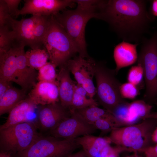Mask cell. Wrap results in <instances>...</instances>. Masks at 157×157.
Masks as SVG:
<instances>
[{"label":"cell","mask_w":157,"mask_h":157,"mask_svg":"<svg viewBox=\"0 0 157 157\" xmlns=\"http://www.w3.org/2000/svg\"><path fill=\"white\" fill-rule=\"evenodd\" d=\"M147 1L101 0L98 19L106 22L123 41L140 44L149 32L154 16L147 11Z\"/></svg>","instance_id":"obj_1"},{"label":"cell","mask_w":157,"mask_h":157,"mask_svg":"<svg viewBox=\"0 0 157 157\" xmlns=\"http://www.w3.org/2000/svg\"><path fill=\"white\" fill-rule=\"evenodd\" d=\"M156 120L148 118L141 123L116 128L108 138L116 146L126 151H143L148 147L152 133L156 127Z\"/></svg>","instance_id":"obj_2"},{"label":"cell","mask_w":157,"mask_h":157,"mask_svg":"<svg viewBox=\"0 0 157 157\" xmlns=\"http://www.w3.org/2000/svg\"><path fill=\"white\" fill-rule=\"evenodd\" d=\"M50 62L56 67L64 65L78 53L71 39L53 15L51 16L43 41Z\"/></svg>","instance_id":"obj_3"},{"label":"cell","mask_w":157,"mask_h":157,"mask_svg":"<svg viewBox=\"0 0 157 157\" xmlns=\"http://www.w3.org/2000/svg\"><path fill=\"white\" fill-rule=\"evenodd\" d=\"M137 60L144 73L146 90L144 101L157 104V32L142 40Z\"/></svg>","instance_id":"obj_4"},{"label":"cell","mask_w":157,"mask_h":157,"mask_svg":"<svg viewBox=\"0 0 157 157\" xmlns=\"http://www.w3.org/2000/svg\"><path fill=\"white\" fill-rule=\"evenodd\" d=\"M34 122H27L0 130V152L12 157L29 147L40 134Z\"/></svg>","instance_id":"obj_5"},{"label":"cell","mask_w":157,"mask_h":157,"mask_svg":"<svg viewBox=\"0 0 157 157\" xmlns=\"http://www.w3.org/2000/svg\"><path fill=\"white\" fill-rule=\"evenodd\" d=\"M116 74L115 69L108 68L102 62L97 63L94 76L97 102L111 113L124 101L120 92L121 84L116 78Z\"/></svg>","instance_id":"obj_6"},{"label":"cell","mask_w":157,"mask_h":157,"mask_svg":"<svg viewBox=\"0 0 157 157\" xmlns=\"http://www.w3.org/2000/svg\"><path fill=\"white\" fill-rule=\"evenodd\" d=\"M53 16L69 35L79 55L88 57L85 37V26L90 19H97V15L76 9L65 10Z\"/></svg>","instance_id":"obj_7"},{"label":"cell","mask_w":157,"mask_h":157,"mask_svg":"<svg viewBox=\"0 0 157 157\" xmlns=\"http://www.w3.org/2000/svg\"><path fill=\"white\" fill-rule=\"evenodd\" d=\"M80 147L74 140L40 134L29 147L12 157H67Z\"/></svg>","instance_id":"obj_8"},{"label":"cell","mask_w":157,"mask_h":157,"mask_svg":"<svg viewBox=\"0 0 157 157\" xmlns=\"http://www.w3.org/2000/svg\"><path fill=\"white\" fill-rule=\"evenodd\" d=\"M97 63L88 56L83 57L78 55L69 60L64 65L73 74L77 83L85 89L91 98H93L96 94L93 78Z\"/></svg>","instance_id":"obj_9"},{"label":"cell","mask_w":157,"mask_h":157,"mask_svg":"<svg viewBox=\"0 0 157 157\" xmlns=\"http://www.w3.org/2000/svg\"><path fill=\"white\" fill-rule=\"evenodd\" d=\"M70 111V116L49 132L50 135L58 138L74 140L96 132L97 129L93 124L87 121L76 110Z\"/></svg>","instance_id":"obj_10"},{"label":"cell","mask_w":157,"mask_h":157,"mask_svg":"<svg viewBox=\"0 0 157 157\" xmlns=\"http://www.w3.org/2000/svg\"><path fill=\"white\" fill-rule=\"evenodd\" d=\"M40 16L32 15L31 17L17 20L11 16L6 25L10 29L13 44L28 46L32 49H39L36 39V26Z\"/></svg>","instance_id":"obj_11"},{"label":"cell","mask_w":157,"mask_h":157,"mask_svg":"<svg viewBox=\"0 0 157 157\" xmlns=\"http://www.w3.org/2000/svg\"><path fill=\"white\" fill-rule=\"evenodd\" d=\"M23 6L17 13L16 17L27 14L50 16L72 8L76 4L72 0H26Z\"/></svg>","instance_id":"obj_12"},{"label":"cell","mask_w":157,"mask_h":157,"mask_svg":"<svg viewBox=\"0 0 157 157\" xmlns=\"http://www.w3.org/2000/svg\"><path fill=\"white\" fill-rule=\"evenodd\" d=\"M71 114L70 110L64 107L59 102L40 105L35 123L38 130L49 132L69 117Z\"/></svg>","instance_id":"obj_13"},{"label":"cell","mask_w":157,"mask_h":157,"mask_svg":"<svg viewBox=\"0 0 157 157\" xmlns=\"http://www.w3.org/2000/svg\"><path fill=\"white\" fill-rule=\"evenodd\" d=\"M17 69V84L27 92L37 83L38 73L36 70L28 67L27 63L23 45L15 44Z\"/></svg>","instance_id":"obj_14"},{"label":"cell","mask_w":157,"mask_h":157,"mask_svg":"<svg viewBox=\"0 0 157 157\" xmlns=\"http://www.w3.org/2000/svg\"><path fill=\"white\" fill-rule=\"evenodd\" d=\"M28 96L38 105L58 102L59 99L57 82L39 81L31 90Z\"/></svg>","instance_id":"obj_15"},{"label":"cell","mask_w":157,"mask_h":157,"mask_svg":"<svg viewBox=\"0 0 157 157\" xmlns=\"http://www.w3.org/2000/svg\"><path fill=\"white\" fill-rule=\"evenodd\" d=\"M38 105L27 96L9 112L6 122L0 126V130L21 123L32 122L29 118V115L33 112Z\"/></svg>","instance_id":"obj_16"},{"label":"cell","mask_w":157,"mask_h":157,"mask_svg":"<svg viewBox=\"0 0 157 157\" xmlns=\"http://www.w3.org/2000/svg\"><path fill=\"white\" fill-rule=\"evenodd\" d=\"M59 67L56 81L60 102L64 107L69 110L77 83L71 79L70 72L65 65Z\"/></svg>","instance_id":"obj_17"},{"label":"cell","mask_w":157,"mask_h":157,"mask_svg":"<svg viewBox=\"0 0 157 157\" xmlns=\"http://www.w3.org/2000/svg\"><path fill=\"white\" fill-rule=\"evenodd\" d=\"M138 44H134L123 41L117 45L113 51V58L117 74L121 69L131 65L137 61L138 55L137 47Z\"/></svg>","instance_id":"obj_18"},{"label":"cell","mask_w":157,"mask_h":157,"mask_svg":"<svg viewBox=\"0 0 157 157\" xmlns=\"http://www.w3.org/2000/svg\"><path fill=\"white\" fill-rule=\"evenodd\" d=\"M16 49L13 46L8 51L0 53V79L17 84Z\"/></svg>","instance_id":"obj_19"},{"label":"cell","mask_w":157,"mask_h":157,"mask_svg":"<svg viewBox=\"0 0 157 157\" xmlns=\"http://www.w3.org/2000/svg\"><path fill=\"white\" fill-rule=\"evenodd\" d=\"M74 140L82 147V150L89 157H96L103 149L110 144L111 142L108 138H106L92 135L80 137Z\"/></svg>","instance_id":"obj_20"},{"label":"cell","mask_w":157,"mask_h":157,"mask_svg":"<svg viewBox=\"0 0 157 157\" xmlns=\"http://www.w3.org/2000/svg\"><path fill=\"white\" fill-rule=\"evenodd\" d=\"M27 92L13 86L0 97V115L9 112L27 97Z\"/></svg>","instance_id":"obj_21"},{"label":"cell","mask_w":157,"mask_h":157,"mask_svg":"<svg viewBox=\"0 0 157 157\" xmlns=\"http://www.w3.org/2000/svg\"><path fill=\"white\" fill-rule=\"evenodd\" d=\"M152 106L142 100H138L129 104L128 122L131 125L140 118L147 119L151 113Z\"/></svg>","instance_id":"obj_22"},{"label":"cell","mask_w":157,"mask_h":157,"mask_svg":"<svg viewBox=\"0 0 157 157\" xmlns=\"http://www.w3.org/2000/svg\"><path fill=\"white\" fill-rule=\"evenodd\" d=\"M98 103L93 98L90 97L82 86L76 84L69 110L70 111L92 106H98Z\"/></svg>","instance_id":"obj_23"},{"label":"cell","mask_w":157,"mask_h":157,"mask_svg":"<svg viewBox=\"0 0 157 157\" xmlns=\"http://www.w3.org/2000/svg\"><path fill=\"white\" fill-rule=\"evenodd\" d=\"M25 56L28 66L35 70L45 65L49 59L48 53L43 48L31 49L26 52Z\"/></svg>","instance_id":"obj_24"},{"label":"cell","mask_w":157,"mask_h":157,"mask_svg":"<svg viewBox=\"0 0 157 157\" xmlns=\"http://www.w3.org/2000/svg\"><path fill=\"white\" fill-rule=\"evenodd\" d=\"M87 121L92 124L101 118L108 117L112 114L105 109L92 106L76 110Z\"/></svg>","instance_id":"obj_25"},{"label":"cell","mask_w":157,"mask_h":157,"mask_svg":"<svg viewBox=\"0 0 157 157\" xmlns=\"http://www.w3.org/2000/svg\"><path fill=\"white\" fill-rule=\"evenodd\" d=\"M56 66L53 63L48 62L38 70L37 80L39 81H46L56 82L57 73Z\"/></svg>","instance_id":"obj_26"},{"label":"cell","mask_w":157,"mask_h":157,"mask_svg":"<svg viewBox=\"0 0 157 157\" xmlns=\"http://www.w3.org/2000/svg\"><path fill=\"white\" fill-rule=\"evenodd\" d=\"M13 44L9 27L7 25L0 26V53L8 51Z\"/></svg>","instance_id":"obj_27"},{"label":"cell","mask_w":157,"mask_h":157,"mask_svg":"<svg viewBox=\"0 0 157 157\" xmlns=\"http://www.w3.org/2000/svg\"><path fill=\"white\" fill-rule=\"evenodd\" d=\"M76 9L88 13L95 14L97 15L101 0H75Z\"/></svg>","instance_id":"obj_28"},{"label":"cell","mask_w":157,"mask_h":157,"mask_svg":"<svg viewBox=\"0 0 157 157\" xmlns=\"http://www.w3.org/2000/svg\"><path fill=\"white\" fill-rule=\"evenodd\" d=\"M144 73L143 69L139 64L132 66L129 70L127 76L128 82L135 86L139 85L142 83Z\"/></svg>","instance_id":"obj_29"},{"label":"cell","mask_w":157,"mask_h":157,"mask_svg":"<svg viewBox=\"0 0 157 157\" xmlns=\"http://www.w3.org/2000/svg\"><path fill=\"white\" fill-rule=\"evenodd\" d=\"M120 92L123 99H133L138 95V90L137 86L128 82L121 84L120 88Z\"/></svg>","instance_id":"obj_30"},{"label":"cell","mask_w":157,"mask_h":157,"mask_svg":"<svg viewBox=\"0 0 157 157\" xmlns=\"http://www.w3.org/2000/svg\"><path fill=\"white\" fill-rule=\"evenodd\" d=\"M125 151L126 150L121 147H112L108 144L103 149L99 155V157H119L120 153Z\"/></svg>","instance_id":"obj_31"},{"label":"cell","mask_w":157,"mask_h":157,"mask_svg":"<svg viewBox=\"0 0 157 157\" xmlns=\"http://www.w3.org/2000/svg\"><path fill=\"white\" fill-rule=\"evenodd\" d=\"M10 15L8 7L4 0H0V26L6 25Z\"/></svg>","instance_id":"obj_32"},{"label":"cell","mask_w":157,"mask_h":157,"mask_svg":"<svg viewBox=\"0 0 157 157\" xmlns=\"http://www.w3.org/2000/svg\"><path fill=\"white\" fill-rule=\"evenodd\" d=\"M6 4L10 15L13 17L16 16L18 11V7L21 0H4Z\"/></svg>","instance_id":"obj_33"},{"label":"cell","mask_w":157,"mask_h":157,"mask_svg":"<svg viewBox=\"0 0 157 157\" xmlns=\"http://www.w3.org/2000/svg\"><path fill=\"white\" fill-rule=\"evenodd\" d=\"M12 86V82L0 79V97Z\"/></svg>","instance_id":"obj_34"},{"label":"cell","mask_w":157,"mask_h":157,"mask_svg":"<svg viewBox=\"0 0 157 157\" xmlns=\"http://www.w3.org/2000/svg\"><path fill=\"white\" fill-rule=\"evenodd\" d=\"M146 157H157V144L154 146H149L143 151Z\"/></svg>","instance_id":"obj_35"},{"label":"cell","mask_w":157,"mask_h":157,"mask_svg":"<svg viewBox=\"0 0 157 157\" xmlns=\"http://www.w3.org/2000/svg\"><path fill=\"white\" fill-rule=\"evenodd\" d=\"M151 13L154 16H157V0H154L151 6Z\"/></svg>","instance_id":"obj_36"},{"label":"cell","mask_w":157,"mask_h":157,"mask_svg":"<svg viewBox=\"0 0 157 157\" xmlns=\"http://www.w3.org/2000/svg\"><path fill=\"white\" fill-rule=\"evenodd\" d=\"M67 157H89L83 150L73 153Z\"/></svg>","instance_id":"obj_37"},{"label":"cell","mask_w":157,"mask_h":157,"mask_svg":"<svg viewBox=\"0 0 157 157\" xmlns=\"http://www.w3.org/2000/svg\"><path fill=\"white\" fill-rule=\"evenodd\" d=\"M151 139L154 142L157 143V127L155 128L152 133Z\"/></svg>","instance_id":"obj_38"},{"label":"cell","mask_w":157,"mask_h":157,"mask_svg":"<svg viewBox=\"0 0 157 157\" xmlns=\"http://www.w3.org/2000/svg\"><path fill=\"white\" fill-rule=\"evenodd\" d=\"M148 118H152L157 120V112L151 113Z\"/></svg>","instance_id":"obj_39"},{"label":"cell","mask_w":157,"mask_h":157,"mask_svg":"<svg viewBox=\"0 0 157 157\" xmlns=\"http://www.w3.org/2000/svg\"><path fill=\"white\" fill-rule=\"evenodd\" d=\"M0 157H12L8 154L0 152Z\"/></svg>","instance_id":"obj_40"},{"label":"cell","mask_w":157,"mask_h":157,"mask_svg":"<svg viewBox=\"0 0 157 157\" xmlns=\"http://www.w3.org/2000/svg\"><path fill=\"white\" fill-rule=\"evenodd\" d=\"M140 157V156H127V157ZM146 157V156L145 157Z\"/></svg>","instance_id":"obj_41"}]
</instances>
